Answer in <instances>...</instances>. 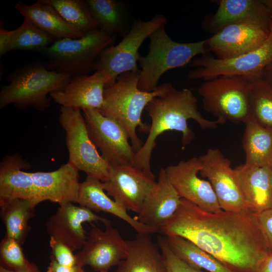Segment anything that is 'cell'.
Wrapping results in <instances>:
<instances>
[{
	"label": "cell",
	"mask_w": 272,
	"mask_h": 272,
	"mask_svg": "<svg viewBox=\"0 0 272 272\" xmlns=\"http://www.w3.org/2000/svg\"><path fill=\"white\" fill-rule=\"evenodd\" d=\"M160 230L165 236L189 240L234 272H256L271 253L250 211L212 213L181 198Z\"/></svg>",
	"instance_id": "1"
},
{
	"label": "cell",
	"mask_w": 272,
	"mask_h": 272,
	"mask_svg": "<svg viewBox=\"0 0 272 272\" xmlns=\"http://www.w3.org/2000/svg\"><path fill=\"white\" fill-rule=\"evenodd\" d=\"M151 118L148 137L142 147L135 153L132 165L155 178L151 169V159L157 138L167 131L182 133V148L194 139V132L187 120L193 119L203 129H215L225 121L205 118L198 110L197 99L192 91L186 88L176 89L172 85L164 93L154 98L145 108Z\"/></svg>",
	"instance_id": "2"
},
{
	"label": "cell",
	"mask_w": 272,
	"mask_h": 272,
	"mask_svg": "<svg viewBox=\"0 0 272 272\" xmlns=\"http://www.w3.org/2000/svg\"><path fill=\"white\" fill-rule=\"evenodd\" d=\"M140 72L123 73L113 84L106 87L103 105L98 110L103 115L112 118L122 126L135 153L143 145L137 133V128L148 133L150 127V124L142 120L144 109L154 98L162 95L172 85L166 82L158 86L152 92L143 91L138 88Z\"/></svg>",
	"instance_id": "3"
},
{
	"label": "cell",
	"mask_w": 272,
	"mask_h": 272,
	"mask_svg": "<svg viewBox=\"0 0 272 272\" xmlns=\"http://www.w3.org/2000/svg\"><path fill=\"white\" fill-rule=\"evenodd\" d=\"M72 77L49 71L41 63L27 65L7 76L9 84L1 87L0 109L13 104L20 109L33 107L44 111L50 105L51 93L61 90Z\"/></svg>",
	"instance_id": "4"
},
{
	"label": "cell",
	"mask_w": 272,
	"mask_h": 272,
	"mask_svg": "<svg viewBox=\"0 0 272 272\" xmlns=\"http://www.w3.org/2000/svg\"><path fill=\"white\" fill-rule=\"evenodd\" d=\"M163 25L149 37V51L146 56L140 55L138 62L141 67L138 88L145 92H152L158 86L161 76L171 69L183 67L196 55H206L208 52L206 40L188 43L173 41Z\"/></svg>",
	"instance_id": "5"
},
{
	"label": "cell",
	"mask_w": 272,
	"mask_h": 272,
	"mask_svg": "<svg viewBox=\"0 0 272 272\" xmlns=\"http://www.w3.org/2000/svg\"><path fill=\"white\" fill-rule=\"evenodd\" d=\"M114 35L96 29L80 38L56 40L43 52L50 66L72 77L87 75L102 52L113 45Z\"/></svg>",
	"instance_id": "6"
},
{
	"label": "cell",
	"mask_w": 272,
	"mask_h": 272,
	"mask_svg": "<svg viewBox=\"0 0 272 272\" xmlns=\"http://www.w3.org/2000/svg\"><path fill=\"white\" fill-rule=\"evenodd\" d=\"M252 82L237 76H221L205 81L198 88L204 109L225 122H243L251 114Z\"/></svg>",
	"instance_id": "7"
},
{
	"label": "cell",
	"mask_w": 272,
	"mask_h": 272,
	"mask_svg": "<svg viewBox=\"0 0 272 272\" xmlns=\"http://www.w3.org/2000/svg\"><path fill=\"white\" fill-rule=\"evenodd\" d=\"M59 121L65 133L68 161L87 176L107 181L112 166L99 154L92 141L81 110L61 106Z\"/></svg>",
	"instance_id": "8"
},
{
	"label": "cell",
	"mask_w": 272,
	"mask_h": 272,
	"mask_svg": "<svg viewBox=\"0 0 272 272\" xmlns=\"http://www.w3.org/2000/svg\"><path fill=\"white\" fill-rule=\"evenodd\" d=\"M166 18L161 14L152 19L134 20L127 33L115 45L104 49L94 64L93 70L104 71L114 83L121 74L139 72L138 62L140 56L139 50L144 41L157 29L165 25Z\"/></svg>",
	"instance_id": "9"
},
{
	"label": "cell",
	"mask_w": 272,
	"mask_h": 272,
	"mask_svg": "<svg viewBox=\"0 0 272 272\" xmlns=\"http://www.w3.org/2000/svg\"><path fill=\"white\" fill-rule=\"evenodd\" d=\"M271 61L272 25L268 38L260 47L227 59L202 55L191 61L190 65L193 69L188 77L190 80L207 81L221 76H237L254 81L261 79L263 70Z\"/></svg>",
	"instance_id": "10"
},
{
	"label": "cell",
	"mask_w": 272,
	"mask_h": 272,
	"mask_svg": "<svg viewBox=\"0 0 272 272\" xmlns=\"http://www.w3.org/2000/svg\"><path fill=\"white\" fill-rule=\"evenodd\" d=\"M271 25V16L252 18L230 24L206 39L208 49L219 59L250 52L267 39Z\"/></svg>",
	"instance_id": "11"
},
{
	"label": "cell",
	"mask_w": 272,
	"mask_h": 272,
	"mask_svg": "<svg viewBox=\"0 0 272 272\" xmlns=\"http://www.w3.org/2000/svg\"><path fill=\"white\" fill-rule=\"evenodd\" d=\"M91 139L112 166L132 165L135 152L122 126L97 109L82 110Z\"/></svg>",
	"instance_id": "12"
},
{
	"label": "cell",
	"mask_w": 272,
	"mask_h": 272,
	"mask_svg": "<svg viewBox=\"0 0 272 272\" xmlns=\"http://www.w3.org/2000/svg\"><path fill=\"white\" fill-rule=\"evenodd\" d=\"M198 158L201 164L199 174L208 178L211 184L221 210L235 212L250 211L230 160L217 148L209 149Z\"/></svg>",
	"instance_id": "13"
},
{
	"label": "cell",
	"mask_w": 272,
	"mask_h": 272,
	"mask_svg": "<svg viewBox=\"0 0 272 272\" xmlns=\"http://www.w3.org/2000/svg\"><path fill=\"white\" fill-rule=\"evenodd\" d=\"M82 249L76 254L77 264L88 265L98 272L108 271L125 259L127 243L108 220L102 230L93 223Z\"/></svg>",
	"instance_id": "14"
},
{
	"label": "cell",
	"mask_w": 272,
	"mask_h": 272,
	"mask_svg": "<svg viewBox=\"0 0 272 272\" xmlns=\"http://www.w3.org/2000/svg\"><path fill=\"white\" fill-rule=\"evenodd\" d=\"M201 168L199 158L193 157L168 166L165 170L168 178L181 198L208 212H218L222 210L211 184L198 176Z\"/></svg>",
	"instance_id": "15"
},
{
	"label": "cell",
	"mask_w": 272,
	"mask_h": 272,
	"mask_svg": "<svg viewBox=\"0 0 272 272\" xmlns=\"http://www.w3.org/2000/svg\"><path fill=\"white\" fill-rule=\"evenodd\" d=\"M156 182L132 165H123L112 166L110 177L102 182V187L121 207L138 214Z\"/></svg>",
	"instance_id": "16"
},
{
	"label": "cell",
	"mask_w": 272,
	"mask_h": 272,
	"mask_svg": "<svg viewBox=\"0 0 272 272\" xmlns=\"http://www.w3.org/2000/svg\"><path fill=\"white\" fill-rule=\"evenodd\" d=\"M108 220L86 207L67 202L59 205L48 218L46 228L50 237L63 243L74 251L81 250L87 238L83 223L101 222L104 224Z\"/></svg>",
	"instance_id": "17"
},
{
	"label": "cell",
	"mask_w": 272,
	"mask_h": 272,
	"mask_svg": "<svg viewBox=\"0 0 272 272\" xmlns=\"http://www.w3.org/2000/svg\"><path fill=\"white\" fill-rule=\"evenodd\" d=\"M113 84L106 72L96 71L91 75L72 77L63 89L51 93L49 97L62 107L100 110L104 102V90Z\"/></svg>",
	"instance_id": "18"
},
{
	"label": "cell",
	"mask_w": 272,
	"mask_h": 272,
	"mask_svg": "<svg viewBox=\"0 0 272 272\" xmlns=\"http://www.w3.org/2000/svg\"><path fill=\"white\" fill-rule=\"evenodd\" d=\"M79 171L68 161L52 171L30 172L40 202L77 203L81 184Z\"/></svg>",
	"instance_id": "19"
},
{
	"label": "cell",
	"mask_w": 272,
	"mask_h": 272,
	"mask_svg": "<svg viewBox=\"0 0 272 272\" xmlns=\"http://www.w3.org/2000/svg\"><path fill=\"white\" fill-rule=\"evenodd\" d=\"M181 198L168 178L165 169L161 168L158 180L147 196L136 218L143 224L160 229L175 214Z\"/></svg>",
	"instance_id": "20"
},
{
	"label": "cell",
	"mask_w": 272,
	"mask_h": 272,
	"mask_svg": "<svg viewBox=\"0 0 272 272\" xmlns=\"http://www.w3.org/2000/svg\"><path fill=\"white\" fill-rule=\"evenodd\" d=\"M30 164L18 153L7 155L0 163V201L17 198L40 203L29 169Z\"/></svg>",
	"instance_id": "21"
},
{
	"label": "cell",
	"mask_w": 272,
	"mask_h": 272,
	"mask_svg": "<svg viewBox=\"0 0 272 272\" xmlns=\"http://www.w3.org/2000/svg\"><path fill=\"white\" fill-rule=\"evenodd\" d=\"M77 203L93 212L111 214L128 223L139 234L161 233L160 229L141 223L129 215L127 210L105 193L100 180L87 176L80 184Z\"/></svg>",
	"instance_id": "22"
},
{
	"label": "cell",
	"mask_w": 272,
	"mask_h": 272,
	"mask_svg": "<svg viewBox=\"0 0 272 272\" xmlns=\"http://www.w3.org/2000/svg\"><path fill=\"white\" fill-rule=\"evenodd\" d=\"M234 169L249 211L258 214L272 208L271 169L244 163Z\"/></svg>",
	"instance_id": "23"
},
{
	"label": "cell",
	"mask_w": 272,
	"mask_h": 272,
	"mask_svg": "<svg viewBox=\"0 0 272 272\" xmlns=\"http://www.w3.org/2000/svg\"><path fill=\"white\" fill-rule=\"evenodd\" d=\"M15 10L37 28L55 40L80 38L85 34L66 22L45 0H37L28 5L18 2Z\"/></svg>",
	"instance_id": "24"
},
{
	"label": "cell",
	"mask_w": 272,
	"mask_h": 272,
	"mask_svg": "<svg viewBox=\"0 0 272 272\" xmlns=\"http://www.w3.org/2000/svg\"><path fill=\"white\" fill-rule=\"evenodd\" d=\"M126 243V257L114 272H167L160 248L150 234L137 233Z\"/></svg>",
	"instance_id": "25"
},
{
	"label": "cell",
	"mask_w": 272,
	"mask_h": 272,
	"mask_svg": "<svg viewBox=\"0 0 272 272\" xmlns=\"http://www.w3.org/2000/svg\"><path fill=\"white\" fill-rule=\"evenodd\" d=\"M243 123L245 164L272 169V128L260 124L251 114Z\"/></svg>",
	"instance_id": "26"
},
{
	"label": "cell",
	"mask_w": 272,
	"mask_h": 272,
	"mask_svg": "<svg viewBox=\"0 0 272 272\" xmlns=\"http://www.w3.org/2000/svg\"><path fill=\"white\" fill-rule=\"evenodd\" d=\"M210 21L215 32L230 24L249 18L271 16V13L259 0H220Z\"/></svg>",
	"instance_id": "27"
},
{
	"label": "cell",
	"mask_w": 272,
	"mask_h": 272,
	"mask_svg": "<svg viewBox=\"0 0 272 272\" xmlns=\"http://www.w3.org/2000/svg\"><path fill=\"white\" fill-rule=\"evenodd\" d=\"M99 29L108 34L124 36L130 29L128 14L124 3L116 0H86Z\"/></svg>",
	"instance_id": "28"
},
{
	"label": "cell",
	"mask_w": 272,
	"mask_h": 272,
	"mask_svg": "<svg viewBox=\"0 0 272 272\" xmlns=\"http://www.w3.org/2000/svg\"><path fill=\"white\" fill-rule=\"evenodd\" d=\"M37 205L20 198L0 201L1 217L6 230L5 236L15 239L22 246L31 230L28 222L35 217Z\"/></svg>",
	"instance_id": "29"
},
{
	"label": "cell",
	"mask_w": 272,
	"mask_h": 272,
	"mask_svg": "<svg viewBox=\"0 0 272 272\" xmlns=\"http://www.w3.org/2000/svg\"><path fill=\"white\" fill-rule=\"evenodd\" d=\"M165 237L174 253L191 266L208 272H234L189 240L178 236Z\"/></svg>",
	"instance_id": "30"
},
{
	"label": "cell",
	"mask_w": 272,
	"mask_h": 272,
	"mask_svg": "<svg viewBox=\"0 0 272 272\" xmlns=\"http://www.w3.org/2000/svg\"><path fill=\"white\" fill-rule=\"evenodd\" d=\"M69 24L84 34L97 29L85 1L45 0Z\"/></svg>",
	"instance_id": "31"
},
{
	"label": "cell",
	"mask_w": 272,
	"mask_h": 272,
	"mask_svg": "<svg viewBox=\"0 0 272 272\" xmlns=\"http://www.w3.org/2000/svg\"><path fill=\"white\" fill-rule=\"evenodd\" d=\"M55 39L24 19L22 24L13 30L9 51L22 50L44 52Z\"/></svg>",
	"instance_id": "32"
},
{
	"label": "cell",
	"mask_w": 272,
	"mask_h": 272,
	"mask_svg": "<svg viewBox=\"0 0 272 272\" xmlns=\"http://www.w3.org/2000/svg\"><path fill=\"white\" fill-rule=\"evenodd\" d=\"M250 111L260 124L272 128V87L261 79L252 82Z\"/></svg>",
	"instance_id": "33"
},
{
	"label": "cell",
	"mask_w": 272,
	"mask_h": 272,
	"mask_svg": "<svg viewBox=\"0 0 272 272\" xmlns=\"http://www.w3.org/2000/svg\"><path fill=\"white\" fill-rule=\"evenodd\" d=\"M1 265L12 271H22L30 264L22 248L15 239L5 236L0 243Z\"/></svg>",
	"instance_id": "34"
},
{
	"label": "cell",
	"mask_w": 272,
	"mask_h": 272,
	"mask_svg": "<svg viewBox=\"0 0 272 272\" xmlns=\"http://www.w3.org/2000/svg\"><path fill=\"white\" fill-rule=\"evenodd\" d=\"M158 245L167 272H208L195 268L180 258L170 248L165 236L158 237Z\"/></svg>",
	"instance_id": "35"
},
{
	"label": "cell",
	"mask_w": 272,
	"mask_h": 272,
	"mask_svg": "<svg viewBox=\"0 0 272 272\" xmlns=\"http://www.w3.org/2000/svg\"><path fill=\"white\" fill-rule=\"evenodd\" d=\"M49 244L51 249L50 256L57 262L69 266L78 265L76 254L69 247L53 237H50Z\"/></svg>",
	"instance_id": "36"
},
{
	"label": "cell",
	"mask_w": 272,
	"mask_h": 272,
	"mask_svg": "<svg viewBox=\"0 0 272 272\" xmlns=\"http://www.w3.org/2000/svg\"><path fill=\"white\" fill-rule=\"evenodd\" d=\"M254 214L268 246L272 253V208Z\"/></svg>",
	"instance_id": "37"
},
{
	"label": "cell",
	"mask_w": 272,
	"mask_h": 272,
	"mask_svg": "<svg viewBox=\"0 0 272 272\" xmlns=\"http://www.w3.org/2000/svg\"><path fill=\"white\" fill-rule=\"evenodd\" d=\"M13 30H9L1 26L0 28V56H3L8 52Z\"/></svg>",
	"instance_id": "38"
},
{
	"label": "cell",
	"mask_w": 272,
	"mask_h": 272,
	"mask_svg": "<svg viewBox=\"0 0 272 272\" xmlns=\"http://www.w3.org/2000/svg\"><path fill=\"white\" fill-rule=\"evenodd\" d=\"M50 262L46 272H77L80 267L78 265L69 266L60 264L50 256Z\"/></svg>",
	"instance_id": "39"
},
{
	"label": "cell",
	"mask_w": 272,
	"mask_h": 272,
	"mask_svg": "<svg viewBox=\"0 0 272 272\" xmlns=\"http://www.w3.org/2000/svg\"><path fill=\"white\" fill-rule=\"evenodd\" d=\"M261 79L272 87V61L263 70Z\"/></svg>",
	"instance_id": "40"
},
{
	"label": "cell",
	"mask_w": 272,
	"mask_h": 272,
	"mask_svg": "<svg viewBox=\"0 0 272 272\" xmlns=\"http://www.w3.org/2000/svg\"><path fill=\"white\" fill-rule=\"evenodd\" d=\"M256 272H272V253L265 259Z\"/></svg>",
	"instance_id": "41"
},
{
	"label": "cell",
	"mask_w": 272,
	"mask_h": 272,
	"mask_svg": "<svg viewBox=\"0 0 272 272\" xmlns=\"http://www.w3.org/2000/svg\"><path fill=\"white\" fill-rule=\"evenodd\" d=\"M0 272H40V271L36 265L31 262L26 269L22 271H12L0 266Z\"/></svg>",
	"instance_id": "42"
},
{
	"label": "cell",
	"mask_w": 272,
	"mask_h": 272,
	"mask_svg": "<svg viewBox=\"0 0 272 272\" xmlns=\"http://www.w3.org/2000/svg\"><path fill=\"white\" fill-rule=\"evenodd\" d=\"M262 1L272 14V0H262Z\"/></svg>",
	"instance_id": "43"
},
{
	"label": "cell",
	"mask_w": 272,
	"mask_h": 272,
	"mask_svg": "<svg viewBox=\"0 0 272 272\" xmlns=\"http://www.w3.org/2000/svg\"><path fill=\"white\" fill-rule=\"evenodd\" d=\"M77 272H85L83 267H80ZM102 272H108V271H102Z\"/></svg>",
	"instance_id": "44"
},
{
	"label": "cell",
	"mask_w": 272,
	"mask_h": 272,
	"mask_svg": "<svg viewBox=\"0 0 272 272\" xmlns=\"http://www.w3.org/2000/svg\"><path fill=\"white\" fill-rule=\"evenodd\" d=\"M271 183H272V169H271Z\"/></svg>",
	"instance_id": "45"
},
{
	"label": "cell",
	"mask_w": 272,
	"mask_h": 272,
	"mask_svg": "<svg viewBox=\"0 0 272 272\" xmlns=\"http://www.w3.org/2000/svg\"><path fill=\"white\" fill-rule=\"evenodd\" d=\"M271 20H272V14L271 15Z\"/></svg>",
	"instance_id": "46"
}]
</instances>
